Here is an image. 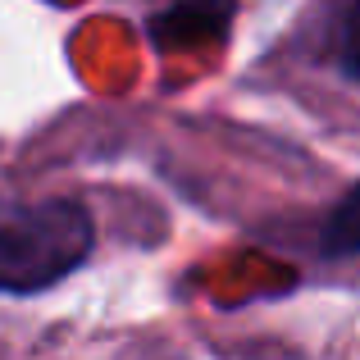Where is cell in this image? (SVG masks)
<instances>
[{"instance_id": "cell-1", "label": "cell", "mask_w": 360, "mask_h": 360, "mask_svg": "<svg viewBox=\"0 0 360 360\" xmlns=\"http://www.w3.org/2000/svg\"><path fill=\"white\" fill-rule=\"evenodd\" d=\"M96 246L91 214L69 196L0 210V292L32 297L64 283Z\"/></svg>"}, {"instance_id": "cell-2", "label": "cell", "mask_w": 360, "mask_h": 360, "mask_svg": "<svg viewBox=\"0 0 360 360\" xmlns=\"http://www.w3.org/2000/svg\"><path fill=\"white\" fill-rule=\"evenodd\" d=\"M233 14H238V0H169L146 23V37L155 41L160 55L201 51L229 37Z\"/></svg>"}, {"instance_id": "cell-3", "label": "cell", "mask_w": 360, "mask_h": 360, "mask_svg": "<svg viewBox=\"0 0 360 360\" xmlns=\"http://www.w3.org/2000/svg\"><path fill=\"white\" fill-rule=\"evenodd\" d=\"M319 255L324 260H352V255H360V183L328 210L324 229H319Z\"/></svg>"}, {"instance_id": "cell-4", "label": "cell", "mask_w": 360, "mask_h": 360, "mask_svg": "<svg viewBox=\"0 0 360 360\" xmlns=\"http://www.w3.org/2000/svg\"><path fill=\"white\" fill-rule=\"evenodd\" d=\"M333 60L342 78L360 82V0H342L333 23Z\"/></svg>"}]
</instances>
